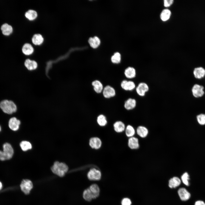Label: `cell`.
Returning <instances> with one entry per match:
<instances>
[{
  "mask_svg": "<svg viewBox=\"0 0 205 205\" xmlns=\"http://www.w3.org/2000/svg\"><path fill=\"white\" fill-rule=\"evenodd\" d=\"M0 108L4 113L11 114L16 112L17 107L15 103L13 101L5 99L0 102Z\"/></svg>",
  "mask_w": 205,
  "mask_h": 205,
  "instance_id": "cell-1",
  "label": "cell"
},
{
  "mask_svg": "<svg viewBox=\"0 0 205 205\" xmlns=\"http://www.w3.org/2000/svg\"><path fill=\"white\" fill-rule=\"evenodd\" d=\"M193 73L196 78L200 79L205 75V69L202 67H196L194 69Z\"/></svg>",
  "mask_w": 205,
  "mask_h": 205,
  "instance_id": "cell-19",
  "label": "cell"
},
{
  "mask_svg": "<svg viewBox=\"0 0 205 205\" xmlns=\"http://www.w3.org/2000/svg\"><path fill=\"white\" fill-rule=\"evenodd\" d=\"M125 131L126 136L129 138L134 136L136 133L134 128L130 125L126 126L125 129Z\"/></svg>",
  "mask_w": 205,
  "mask_h": 205,
  "instance_id": "cell-29",
  "label": "cell"
},
{
  "mask_svg": "<svg viewBox=\"0 0 205 205\" xmlns=\"http://www.w3.org/2000/svg\"><path fill=\"white\" fill-rule=\"evenodd\" d=\"M179 195L182 201H186L188 200L190 197V193L184 188H181L178 191Z\"/></svg>",
  "mask_w": 205,
  "mask_h": 205,
  "instance_id": "cell-13",
  "label": "cell"
},
{
  "mask_svg": "<svg viewBox=\"0 0 205 205\" xmlns=\"http://www.w3.org/2000/svg\"><path fill=\"white\" fill-rule=\"evenodd\" d=\"M204 87L201 85L195 84L193 86L192 91L193 96L196 98H199L203 96L204 94Z\"/></svg>",
  "mask_w": 205,
  "mask_h": 205,
  "instance_id": "cell-6",
  "label": "cell"
},
{
  "mask_svg": "<svg viewBox=\"0 0 205 205\" xmlns=\"http://www.w3.org/2000/svg\"><path fill=\"white\" fill-rule=\"evenodd\" d=\"M38 14L37 12L34 10L29 9L27 11L25 14L26 18L30 20H33L37 17Z\"/></svg>",
  "mask_w": 205,
  "mask_h": 205,
  "instance_id": "cell-25",
  "label": "cell"
},
{
  "mask_svg": "<svg viewBox=\"0 0 205 205\" xmlns=\"http://www.w3.org/2000/svg\"><path fill=\"white\" fill-rule=\"evenodd\" d=\"M89 144L90 147L95 149H99L101 147L102 141L99 138L93 137L90 138Z\"/></svg>",
  "mask_w": 205,
  "mask_h": 205,
  "instance_id": "cell-10",
  "label": "cell"
},
{
  "mask_svg": "<svg viewBox=\"0 0 205 205\" xmlns=\"http://www.w3.org/2000/svg\"><path fill=\"white\" fill-rule=\"evenodd\" d=\"M1 29L3 34L5 36L10 35L13 31L12 26L7 23L3 24L1 26Z\"/></svg>",
  "mask_w": 205,
  "mask_h": 205,
  "instance_id": "cell-15",
  "label": "cell"
},
{
  "mask_svg": "<svg viewBox=\"0 0 205 205\" xmlns=\"http://www.w3.org/2000/svg\"><path fill=\"white\" fill-rule=\"evenodd\" d=\"M87 176L91 180H99L101 177V173L99 170L95 168L91 169L87 173Z\"/></svg>",
  "mask_w": 205,
  "mask_h": 205,
  "instance_id": "cell-7",
  "label": "cell"
},
{
  "mask_svg": "<svg viewBox=\"0 0 205 205\" xmlns=\"http://www.w3.org/2000/svg\"><path fill=\"white\" fill-rule=\"evenodd\" d=\"M171 14V11L168 9H163L160 14L161 19L163 21H166L170 18Z\"/></svg>",
  "mask_w": 205,
  "mask_h": 205,
  "instance_id": "cell-28",
  "label": "cell"
},
{
  "mask_svg": "<svg viewBox=\"0 0 205 205\" xmlns=\"http://www.w3.org/2000/svg\"><path fill=\"white\" fill-rule=\"evenodd\" d=\"M122 88L126 91H131L134 89L136 87L134 83L131 81L123 80L120 83Z\"/></svg>",
  "mask_w": 205,
  "mask_h": 205,
  "instance_id": "cell-9",
  "label": "cell"
},
{
  "mask_svg": "<svg viewBox=\"0 0 205 205\" xmlns=\"http://www.w3.org/2000/svg\"><path fill=\"white\" fill-rule=\"evenodd\" d=\"M24 65L25 67L30 71L36 69L38 67V64L36 61L29 59L25 60Z\"/></svg>",
  "mask_w": 205,
  "mask_h": 205,
  "instance_id": "cell-16",
  "label": "cell"
},
{
  "mask_svg": "<svg viewBox=\"0 0 205 205\" xmlns=\"http://www.w3.org/2000/svg\"><path fill=\"white\" fill-rule=\"evenodd\" d=\"M20 146L22 150L24 151L31 149L32 147L30 142L25 141L21 142L20 144Z\"/></svg>",
  "mask_w": 205,
  "mask_h": 205,
  "instance_id": "cell-31",
  "label": "cell"
},
{
  "mask_svg": "<svg viewBox=\"0 0 205 205\" xmlns=\"http://www.w3.org/2000/svg\"><path fill=\"white\" fill-rule=\"evenodd\" d=\"M136 104V100L134 99L129 98L124 102V107L127 110H130L134 108Z\"/></svg>",
  "mask_w": 205,
  "mask_h": 205,
  "instance_id": "cell-17",
  "label": "cell"
},
{
  "mask_svg": "<svg viewBox=\"0 0 205 205\" xmlns=\"http://www.w3.org/2000/svg\"><path fill=\"white\" fill-rule=\"evenodd\" d=\"M149 89L148 85L145 83H140L139 84L136 88V91L138 94L141 96H144L146 92Z\"/></svg>",
  "mask_w": 205,
  "mask_h": 205,
  "instance_id": "cell-8",
  "label": "cell"
},
{
  "mask_svg": "<svg viewBox=\"0 0 205 205\" xmlns=\"http://www.w3.org/2000/svg\"><path fill=\"white\" fill-rule=\"evenodd\" d=\"M121 57L120 54L118 52L115 53L111 58V61L114 63L118 64L121 61Z\"/></svg>",
  "mask_w": 205,
  "mask_h": 205,
  "instance_id": "cell-33",
  "label": "cell"
},
{
  "mask_svg": "<svg viewBox=\"0 0 205 205\" xmlns=\"http://www.w3.org/2000/svg\"><path fill=\"white\" fill-rule=\"evenodd\" d=\"M181 179L183 183L187 186L189 185V176L187 172L184 173L181 177Z\"/></svg>",
  "mask_w": 205,
  "mask_h": 205,
  "instance_id": "cell-34",
  "label": "cell"
},
{
  "mask_svg": "<svg viewBox=\"0 0 205 205\" xmlns=\"http://www.w3.org/2000/svg\"><path fill=\"white\" fill-rule=\"evenodd\" d=\"M20 124V120L15 117L11 118L9 119L8 122L9 128L14 131L18 130Z\"/></svg>",
  "mask_w": 205,
  "mask_h": 205,
  "instance_id": "cell-11",
  "label": "cell"
},
{
  "mask_svg": "<svg viewBox=\"0 0 205 205\" xmlns=\"http://www.w3.org/2000/svg\"><path fill=\"white\" fill-rule=\"evenodd\" d=\"M197 120L198 123L201 125L205 124V114H200L197 116Z\"/></svg>",
  "mask_w": 205,
  "mask_h": 205,
  "instance_id": "cell-35",
  "label": "cell"
},
{
  "mask_svg": "<svg viewBox=\"0 0 205 205\" xmlns=\"http://www.w3.org/2000/svg\"><path fill=\"white\" fill-rule=\"evenodd\" d=\"M91 85L96 93L100 94L102 92L104 88L103 84L100 81L98 80H94L92 82Z\"/></svg>",
  "mask_w": 205,
  "mask_h": 205,
  "instance_id": "cell-14",
  "label": "cell"
},
{
  "mask_svg": "<svg viewBox=\"0 0 205 205\" xmlns=\"http://www.w3.org/2000/svg\"><path fill=\"white\" fill-rule=\"evenodd\" d=\"M97 121L99 125L101 126H105L107 122L106 117L103 114H100L97 117Z\"/></svg>",
  "mask_w": 205,
  "mask_h": 205,
  "instance_id": "cell-30",
  "label": "cell"
},
{
  "mask_svg": "<svg viewBox=\"0 0 205 205\" xmlns=\"http://www.w3.org/2000/svg\"><path fill=\"white\" fill-rule=\"evenodd\" d=\"M102 95L106 99H109L113 97L116 95V91L114 88L108 85L106 86L102 91Z\"/></svg>",
  "mask_w": 205,
  "mask_h": 205,
  "instance_id": "cell-5",
  "label": "cell"
},
{
  "mask_svg": "<svg viewBox=\"0 0 205 205\" xmlns=\"http://www.w3.org/2000/svg\"><path fill=\"white\" fill-rule=\"evenodd\" d=\"M3 150H0V160L5 161L10 159L12 157L14 150L11 145L6 143L3 146Z\"/></svg>",
  "mask_w": 205,
  "mask_h": 205,
  "instance_id": "cell-3",
  "label": "cell"
},
{
  "mask_svg": "<svg viewBox=\"0 0 205 205\" xmlns=\"http://www.w3.org/2000/svg\"><path fill=\"white\" fill-rule=\"evenodd\" d=\"M121 204L122 205H131V201L129 198H125L122 200Z\"/></svg>",
  "mask_w": 205,
  "mask_h": 205,
  "instance_id": "cell-36",
  "label": "cell"
},
{
  "mask_svg": "<svg viewBox=\"0 0 205 205\" xmlns=\"http://www.w3.org/2000/svg\"><path fill=\"white\" fill-rule=\"evenodd\" d=\"M173 0H164V5L165 7L170 6L173 3Z\"/></svg>",
  "mask_w": 205,
  "mask_h": 205,
  "instance_id": "cell-37",
  "label": "cell"
},
{
  "mask_svg": "<svg viewBox=\"0 0 205 205\" xmlns=\"http://www.w3.org/2000/svg\"><path fill=\"white\" fill-rule=\"evenodd\" d=\"M42 36L39 34H36L33 35L32 38V43L35 45H39L42 44L44 41Z\"/></svg>",
  "mask_w": 205,
  "mask_h": 205,
  "instance_id": "cell-23",
  "label": "cell"
},
{
  "mask_svg": "<svg viewBox=\"0 0 205 205\" xmlns=\"http://www.w3.org/2000/svg\"><path fill=\"white\" fill-rule=\"evenodd\" d=\"M21 190L25 194H28L33 187L32 182L28 179H24L20 185Z\"/></svg>",
  "mask_w": 205,
  "mask_h": 205,
  "instance_id": "cell-4",
  "label": "cell"
},
{
  "mask_svg": "<svg viewBox=\"0 0 205 205\" xmlns=\"http://www.w3.org/2000/svg\"><path fill=\"white\" fill-rule=\"evenodd\" d=\"M68 169V167L65 163L58 161L55 162L51 168L52 172L60 177H63Z\"/></svg>",
  "mask_w": 205,
  "mask_h": 205,
  "instance_id": "cell-2",
  "label": "cell"
},
{
  "mask_svg": "<svg viewBox=\"0 0 205 205\" xmlns=\"http://www.w3.org/2000/svg\"><path fill=\"white\" fill-rule=\"evenodd\" d=\"M124 74L127 78L130 79H132L136 77V70L133 67H129L125 69Z\"/></svg>",
  "mask_w": 205,
  "mask_h": 205,
  "instance_id": "cell-20",
  "label": "cell"
},
{
  "mask_svg": "<svg viewBox=\"0 0 205 205\" xmlns=\"http://www.w3.org/2000/svg\"><path fill=\"white\" fill-rule=\"evenodd\" d=\"M84 199L88 201H91L93 198L92 196L89 188L85 190L83 193Z\"/></svg>",
  "mask_w": 205,
  "mask_h": 205,
  "instance_id": "cell-32",
  "label": "cell"
},
{
  "mask_svg": "<svg viewBox=\"0 0 205 205\" xmlns=\"http://www.w3.org/2000/svg\"><path fill=\"white\" fill-rule=\"evenodd\" d=\"M128 145L132 149H138L140 145L138 138L134 136L130 138L128 141Z\"/></svg>",
  "mask_w": 205,
  "mask_h": 205,
  "instance_id": "cell-12",
  "label": "cell"
},
{
  "mask_svg": "<svg viewBox=\"0 0 205 205\" xmlns=\"http://www.w3.org/2000/svg\"><path fill=\"white\" fill-rule=\"evenodd\" d=\"M113 127L115 131L117 133L123 132L125 130L126 128L124 123L120 121L116 122L114 124Z\"/></svg>",
  "mask_w": 205,
  "mask_h": 205,
  "instance_id": "cell-22",
  "label": "cell"
},
{
  "mask_svg": "<svg viewBox=\"0 0 205 205\" xmlns=\"http://www.w3.org/2000/svg\"><path fill=\"white\" fill-rule=\"evenodd\" d=\"M194 205H205V203L202 201L198 200L196 202Z\"/></svg>",
  "mask_w": 205,
  "mask_h": 205,
  "instance_id": "cell-38",
  "label": "cell"
},
{
  "mask_svg": "<svg viewBox=\"0 0 205 205\" xmlns=\"http://www.w3.org/2000/svg\"><path fill=\"white\" fill-rule=\"evenodd\" d=\"M22 51L24 54L26 55H29L33 52L34 49L30 44L26 43L23 46Z\"/></svg>",
  "mask_w": 205,
  "mask_h": 205,
  "instance_id": "cell-21",
  "label": "cell"
},
{
  "mask_svg": "<svg viewBox=\"0 0 205 205\" xmlns=\"http://www.w3.org/2000/svg\"><path fill=\"white\" fill-rule=\"evenodd\" d=\"M181 183L180 179L178 177H175L169 181V186L170 188H175L179 186Z\"/></svg>",
  "mask_w": 205,
  "mask_h": 205,
  "instance_id": "cell-26",
  "label": "cell"
},
{
  "mask_svg": "<svg viewBox=\"0 0 205 205\" xmlns=\"http://www.w3.org/2000/svg\"><path fill=\"white\" fill-rule=\"evenodd\" d=\"M89 188L92 194L93 199L96 198L99 196L100 189L97 185L96 184H93Z\"/></svg>",
  "mask_w": 205,
  "mask_h": 205,
  "instance_id": "cell-24",
  "label": "cell"
},
{
  "mask_svg": "<svg viewBox=\"0 0 205 205\" xmlns=\"http://www.w3.org/2000/svg\"><path fill=\"white\" fill-rule=\"evenodd\" d=\"M1 127L0 126V131H1Z\"/></svg>",
  "mask_w": 205,
  "mask_h": 205,
  "instance_id": "cell-40",
  "label": "cell"
},
{
  "mask_svg": "<svg viewBox=\"0 0 205 205\" xmlns=\"http://www.w3.org/2000/svg\"><path fill=\"white\" fill-rule=\"evenodd\" d=\"M88 42L91 46L94 48H97L100 44V40L96 36L90 38Z\"/></svg>",
  "mask_w": 205,
  "mask_h": 205,
  "instance_id": "cell-27",
  "label": "cell"
},
{
  "mask_svg": "<svg viewBox=\"0 0 205 205\" xmlns=\"http://www.w3.org/2000/svg\"><path fill=\"white\" fill-rule=\"evenodd\" d=\"M2 187V184L1 183L0 181V190L1 189Z\"/></svg>",
  "mask_w": 205,
  "mask_h": 205,
  "instance_id": "cell-39",
  "label": "cell"
},
{
  "mask_svg": "<svg viewBox=\"0 0 205 205\" xmlns=\"http://www.w3.org/2000/svg\"><path fill=\"white\" fill-rule=\"evenodd\" d=\"M138 135L142 138H146L148 135L149 131L147 128L142 126H139L136 129Z\"/></svg>",
  "mask_w": 205,
  "mask_h": 205,
  "instance_id": "cell-18",
  "label": "cell"
}]
</instances>
